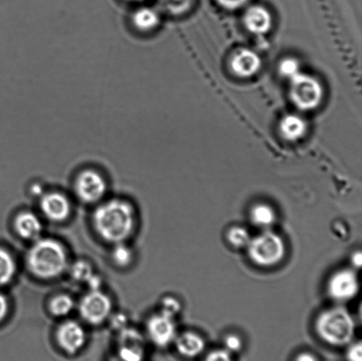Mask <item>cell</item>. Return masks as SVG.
I'll use <instances>...</instances> for the list:
<instances>
[{"instance_id": "cell-28", "label": "cell", "mask_w": 362, "mask_h": 361, "mask_svg": "<svg viewBox=\"0 0 362 361\" xmlns=\"http://www.w3.org/2000/svg\"><path fill=\"white\" fill-rule=\"evenodd\" d=\"M347 361H362V345L361 342L349 346L346 353Z\"/></svg>"}, {"instance_id": "cell-23", "label": "cell", "mask_w": 362, "mask_h": 361, "mask_svg": "<svg viewBox=\"0 0 362 361\" xmlns=\"http://www.w3.org/2000/svg\"><path fill=\"white\" fill-rule=\"evenodd\" d=\"M227 238H228L230 245L237 247V249L247 247L251 240L250 233L247 232L246 229L240 227V226L230 228L228 235H227Z\"/></svg>"}, {"instance_id": "cell-20", "label": "cell", "mask_w": 362, "mask_h": 361, "mask_svg": "<svg viewBox=\"0 0 362 361\" xmlns=\"http://www.w3.org/2000/svg\"><path fill=\"white\" fill-rule=\"evenodd\" d=\"M48 307L49 313L53 316L66 317L74 309L76 302L70 295L62 293L52 297Z\"/></svg>"}, {"instance_id": "cell-18", "label": "cell", "mask_w": 362, "mask_h": 361, "mask_svg": "<svg viewBox=\"0 0 362 361\" xmlns=\"http://www.w3.org/2000/svg\"><path fill=\"white\" fill-rule=\"evenodd\" d=\"M17 273L16 261L8 250L0 247V286L9 285Z\"/></svg>"}, {"instance_id": "cell-7", "label": "cell", "mask_w": 362, "mask_h": 361, "mask_svg": "<svg viewBox=\"0 0 362 361\" xmlns=\"http://www.w3.org/2000/svg\"><path fill=\"white\" fill-rule=\"evenodd\" d=\"M74 191L83 203H98L105 196L107 182L105 177L95 170H84L78 174L74 182Z\"/></svg>"}, {"instance_id": "cell-15", "label": "cell", "mask_w": 362, "mask_h": 361, "mask_svg": "<svg viewBox=\"0 0 362 361\" xmlns=\"http://www.w3.org/2000/svg\"><path fill=\"white\" fill-rule=\"evenodd\" d=\"M177 351L186 358H195L204 353V339L194 332H185L175 338Z\"/></svg>"}, {"instance_id": "cell-6", "label": "cell", "mask_w": 362, "mask_h": 361, "mask_svg": "<svg viewBox=\"0 0 362 361\" xmlns=\"http://www.w3.org/2000/svg\"><path fill=\"white\" fill-rule=\"evenodd\" d=\"M79 313L88 324H104L112 316V300L102 290L88 291L80 300Z\"/></svg>"}, {"instance_id": "cell-21", "label": "cell", "mask_w": 362, "mask_h": 361, "mask_svg": "<svg viewBox=\"0 0 362 361\" xmlns=\"http://www.w3.org/2000/svg\"><path fill=\"white\" fill-rule=\"evenodd\" d=\"M112 263L119 268L129 267L134 259V252L125 242L115 244L111 254Z\"/></svg>"}, {"instance_id": "cell-17", "label": "cell", "mask_w": 362, "mask_h": 361, "mask_svg": "<svg viewBox=\"0 0 362 361\" xmlns=\"http://www.w3.org/2000/svg\"><path fill=\"white\" fill-rule=\"evenodd\" d=\"M132 23L138 30L148 32L158 26L160 18L157 11L150 7H141L134 13Z\"/></svg>"}, {"instance_id": "cell-14", "label": "cell", "mask_w": 362, "mask_h": 361, "mask_svg": "<svg viewBox=\"0 0 362 361\" xmlns=\"http://www.w3.org/2000/svg\"><path fill=\"white\" fill-rule=\"evenodd\" d=\"M244 23L252 33L262 35L269 30L272 16L264 7L255 6L247 9L244 16Z\"/></svg>"}, {"instance_id": "cell-3", "label": "cell", "mask_w": 362, "mask_h": 361, "mask_svg": "<svg viewBox=\"0 0 362 361\" xmlns=\"http://www.w3.org/2000/svg\"><path fill=\"white\" fill-rule=\"evenodd\" d=\"M315 329L322 341L329 345H349L354 335V321L350 314L341 307L325 311L319 316Z\"/></svg>"}, {"instance_id": "cell-26", "label": "cell", "mask_w": 362, "mask_h": 361, "mask_svg": "<svg viewBox=\"0 0 362 361\" xmlns=\"http://www.w3.org/2000/svg\"><path fill=\"white\" fill-rule=\"evenodd\" d=\"M226 351L229 353H238L243 348V342L236 335H229L225 339Z\"/></svg>"}, {"instance_id": "cell-27", "label": "cell", "mask_w": 362, "mask_h": 361, "mask_svg": "<svg viewBox=\"0 0 362 361\" xmlns=\"http://www.w3.org/2000/svg\"><path fill=\"white\" fill-rule=\"evenodd\" d=\"M204 361H233L230 353L226 350H215L205 357Z\"/></svg>"}, {"instance_id": "cell-31", "label": "cell", "mask_w": 362, "mask_h": 361, "mask_svg": "<svg viewBox=\"0 0 362 361\" xmlns=\"http://www.w3.org/2000/svg\"><path fill=\"white\" fill-rule=\"evenodd\" d=\"M220 5L227 9H236L243 6L247 0H216Z\"/></svg>"}, {"instance_id": "cell-22", "label": "cell", "mask_w": 362, "mask_h": 361, "mask_svg": "<svg viewBox=\"0 0 362 361\" xmlns=\"http://www.w3.org/2000/svg\"><path fill=\"white\" fill-rule=\"evenodd\" d=\"M69 270L73 280L80 283V284H86L88 278L94 274L92 265L84 260L74 261Z\"/></svg>"}, {"instance_id": "cell-25", "label": "cell", "mask_w": 362, "mask_h": 361, "mask_svg": "<svg viewBox=\"0 0 362 361\" xmlns=\"http://www.w3.org/2000/svg\"><path fill=\"white\" fill-rule=\"evenodd\" d=\"M181 304L175 297H165L161 303V312L171 317L180 313Z\"/></svg>"}, {"instance_id": "cell-32", "label": "cell", "mask_w": 362, "mask_h": 361, "mask_svg": "<svg viewBox=\"0 0 362 361\" xmlns=\"http://www.w3.org/2000/svg\"><path fill=\"white\" fill-rule=\"evenodd\" d=\"M166 5L173 10L180 11L183 9L189 2V0H164Z\"/></svg>"}, {"instance_id": "cell-19", "label": "cell", "mask_w": 362, "mask_h": 361, "mask_svg": "<svg viewBox=\"0 0 362 361\" xmlns=\"http://www.w3.org/2000/svg\"><path fill=\"white\" fill-rule=\"evenodd\" d=\"M251 221L261 228L271 227L276 222L275 211L267 204H257L252 208L250 212Z\"/></svg>"}, {"instance_id": "cell-24", "label": "cell", "mask_w": 362, "mask_h": 361, "mask_svg": "<svg viewBox=\"0 0 362 361\" xmlns=\"http://www.w3.org/2000/svg\"><path fill=\"white\" fill-rule=\"evenodd\" d=\"M279 73L284 77L288 78L290 80L293 79L294 76L300 73L299 64L293 59H284L279 65Z\"/></svg>"}, {"instance_id": "cell-34", "label": "cell", "mask_w": 362, "mask_h": 361, "mask_svg": "<svg viewBox=\"0 0 362 361\" xmlns=\"http://www.w3.org/2000/svg\"><path fill=\"white\" fill-rule=\"evenodd\" d=\"M126 321L127 318L122 314H119V316L116 317L115 321H113V327H116L117 329H122L123 330V327H126Z\"/></svg>"}, {"instance_id": "cell-11", "label": "cell", "mask_w": 362, "mask_h": 361, "mask_svg": "<svg viewBox=\"0 0 362 361\" xmlns=\"http://www.w3.org/2000/svg\"><path fill=\"white\" fill-rule=\"evenodd\" d=\"M359 291V282L354 271L344 270L337 272L329 279V295L337 300L352 299Z\"/></svg>"}, {"instance_id": "cell-36", "label": "cell", "mask_w": 362, "mask_h": 361, "mask_svg": "<svg viewBox=\"0 0 362 361\" xmlns=\"http://www.w3.org/2000/svg\"><path fill=\"white\" fill-rule=\"evenodd\" d=\"M127 1H131V2H141V1H144V0H127Z\"/></svg>"}, {"instance_id": "cell-35", "label": "cell", "mask_w": 362, "mask_h": 361, "mask_svg": "<svg viewBox=\"0 0 362 361\" xmlns=\"http://www.w3.org/2000/svg\"><path fill=\"white\" fill-rule=\"evenodd\" d=\"M362 263V254L361 251L354 253L352 256V264L354 267L359 268L361 266Z\"/></svg>"}, {"instance_id": "cell-29", "label": "cell", "mask_w": 362, "mask_h": 361, "mask_svg": "<svg viewBox=\"0 0 362 361\" xmlns=\"http://www.w3.org/2000/svg\"><path fill=\"white\" fill-rule=\"evenodd\" d=\"M86 285L88 286V291H98V290H101L103 281L100 276L94 273L90 278H88V280L86 282Z\"/></svg>"}, {"instance_id": "cell-30", "label": "cell", "mask_w": 362, "mask_h": 361, "mask_svg": "<svg viewBox=\"0 0 362 361\" xmlns=\"http://www.w3.org/2000/svg\"><path fill=\"white\" fill-rule=\"evenodd\" d=\"M9 312V302L6 297L0 293V323L5 320Z\"/></svg>"}, {"instance_id": "cell-9", "label": "cell", "mask_w": 362, "mask_h": 361, "mask_svg": "<svg viewBox=\"0 0 362 361\" xmlns=\"http://www.w3.org/2000/svg\"><path fill=\"white\" fill-rule=\"evenodd\" d=\"M146 329L151 341L159 348L171 345L177 337L173 317L162 312L154 314L148 320Z\"/></svg>"}, {"instance_id": "cell-33", "label": "cell", "mask_w": 362, "mask_h": 361, "mask_svg": "<svg viewBox=\"0 0 362 361\" xmlns=\"http://www.w3.org/2000/svg\"><path fill=\"white\" fill-rule=\"evenodd\" d=\"M294 361H318L314 355L310 353H301Z\"/></svg>"}, {"instance_id": "cell-16", "label": "cell", "mask_w": 362, "mask_h": 361, "mask_svg": "<svg viewBox=\"0 0 362 361\" xmlns=\"http://www.w3.org/2000/svg\"><path fill=\"white\" fill-rule=\"evenodd\" d=\"M282 136L288 141H297L303 137L307 131V124L297 115H286L279 124Z\"/></svg>"}, {"instance_id": "cell-2", "label": "cell", "mask_w": 362, "mask_h": 361, "mask_svg": "<svg viewBox=\"0 0 362 361\" xmlns=\"http://www.w3.org/2000/svg\"><path fill=\"white\" fill-rule=\"evenodd\" d=\"M26 266L35 278L49 280L60 277L69 270V254L62 242L41 237L28 249Z\"/></svg>"}, {"instance_id": "cell-5", "label": "cell", "mask_w": 362, "mask_h": 361, "mask_svg": "<svg viewBox=\"0 0 362 361\" xmlns=\"http://www.w3.org/2000/svg\"><path fill=\"white\" fill-rule=\"evenodd\" d=\"M290 94L298 108L312 110L320 104L322 88L314 77L300 73L291 79Z\"/></svg>"}, {"instance_id": "cell-12", "label": "cell", "mask_w": 362, "mask_h": 361, "mask_svg": "<svg viewBox=\"0 0 362 361\" xmlns=\"http://www.w3.org/2000/svg\"><path fill=\"white\" fill-rule=\"evenodd\" d=\"M13 226L16 235L28 242H35L40 239L44 231L40 218L30 211L20 212L14 219Z\"/></svg>"}, {"instance_id": "cell-4", "label": "cell", "mask_w": 362, "mask_h": 361, "mask_svg": "<svg viewBox=\"0 0 362 361\" xmlns=\"http://www.w3.org/2000/svg\"><path fill=\"white\" fill-rule=\"evenodd\" d=\"M247 247L251 260L262 267L278 264L286 253L285 243L281 237L269 231L251 239Z\"/></svg>"}, {"instance_id": "cell-1", "label": "cell", "mask_w": 362, "mask_h": 361, "mask_svg": "<svg viewBox=\"0 0 362 361\" xmlns=\"http://www.w3.org/2000/svg\"><path fill=\"white\" fill-rule=\"evenodd\" d=\"M92 222L99 237L115 245L126 242L132 236L136 229V213L129 201L112 199L95 208Z\"/></svg>"}, {"instance_id": "cell-8", "label": "cell", "mask_w": 362, "mask_h": 361, "mask_svg": "<svg viewBox=\"0 0 362 361\" xmlns=\"http://www.w3.org/2000/svg\"><path fill=\"white\" fill-rule=\"evenodd\" d=\"M59 348L66 355H74L83 349L87 343V332L76 321H66L59 325L56 332Z\"/></svg>"}, {"instance_id": "cell-13", "label": "cell", "mask_w": 362, "mask_h": 361, "mask_svg": "<svg viewBox=\"0 0 362 361\" xmlns=\"http://www.w3.org/2000/svg\"><path fill=\"white\" fill-rule=\"evenodd\" d=\"M262 66L260 57L251 49L238 51L230 59V69L236 76L247 78L258 72Z\"/></svg>"}, {"instance_id": "cell-10", "label": "cell", "mask_w": 362, "mask_h": 361, "mask_svg": "<svg viewBox=\"0 0 362 361\" xmlns=\"http://www.w3.org/2000/svg\"><path fill=\"white\" fill-rule=\"evenodd\" d=\"M40 210L49 221L64 222L72 214V203L65 194L53 191L40 196Z\"/></svg>"}]
</instances>
